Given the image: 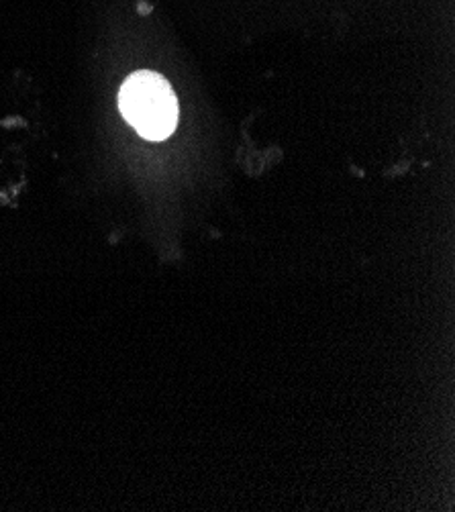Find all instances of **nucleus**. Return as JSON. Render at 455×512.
Listing matches in <instances>:
<instances>
[{"mask_svg": "<svg viewBox=\"0 0 455 512\" xmlns=\"http://www.w3.org/2000/svg\"><path fill=\"white\" fill-rule=\"evenodd\" d=\"M119 109L127 123L145 139H168L178 125V100L164 76L141 70L125 80Z\"/></svg>", "mask_w": 455, "mask_h": 512, "instance_id": "nucleus-1", "label": "nucleus"}]
</instances>
